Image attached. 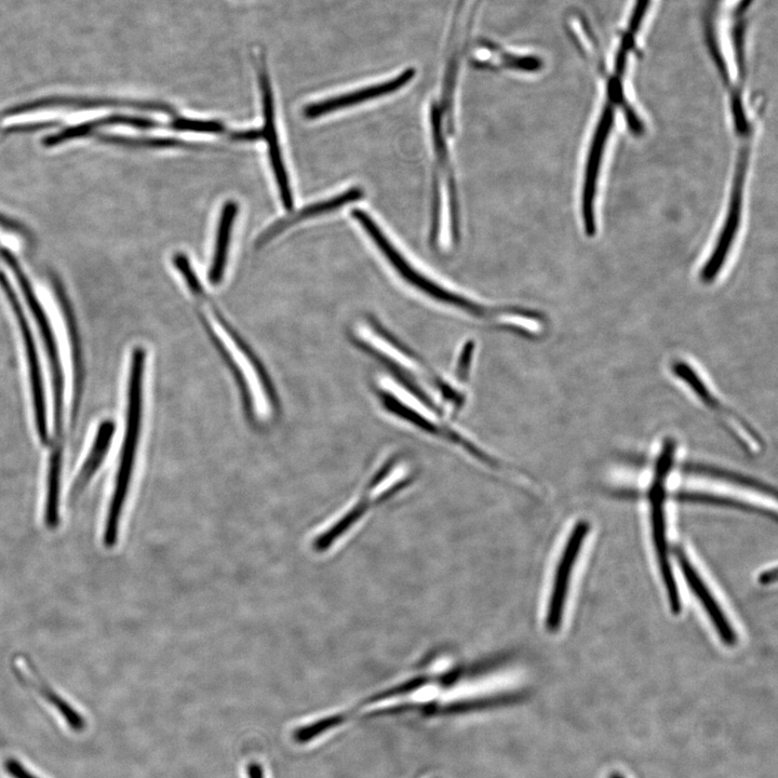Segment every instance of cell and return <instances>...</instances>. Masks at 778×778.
I'll use <instances>...</instances> for the list:
<instances>
[{"instance_id":"16","label":"cell","mask_w":778,"mask_h":778,"mask_svg":"<svg viewBox=\"0 0 778 778\" xmlns=\"http://www.w3.org/2000/svg\"><path fill=\"white\" fill-rule=\"evenodd\" d=\"M76 106V107H99V106H114V107H131V109L162 112L169 115H174L176 110L172 106L166 103L160 102H138V101H124V100H109V99H47L29 104V111L43 109V107L50 106Z\"/></svg>"},{"instance_id":"5","label":"cell","mask_w":778,"mask_h":778,"mask_svg":"<svg viewBox=\"0 0 778 778\" xmlns=\"http://www.w3.org/2000/svg\"><path fill=\"white\" fill-rule=\"evenodd\" d=\"M16 274L26 302H28L32 315L35 318L40 337H42L47 353L53 387V402H55V438L52 441V452L49 462L48 475L60 477L62 475L63 456V421H64V373L55 333H53L49 319L33 292L30 281L25 277L18 262L9 251L3 254Z\"/></svg>"},{"instance_id":"1","label":"cell","mask_w":778,"mask_h":778,"mask_svg":"<svg viewBox=\"0 0 778 778\" xmlns=\"http://www.w3.org/2000/svg\"><path fill=\"white\" fill-rule=\"evenodd\" d=\"M173 262L193 294L198 314L211 340L235 375L249 417L259 421L272 419L278 409V399L261 360L207 295L185 254H176Z\"/></svg>"},{"instance_id":"12","label":"cell","mask_w":778,"mask_h":778,"mask_svg":"<svg viewBox=\"0 0 778 778\" xmlns=\"http://www.w3.org/2000/svg\"><path fill=\"white\" fill-rule=\"evenodd\" d=\"M415 74H417V72H415L413 69H408L394 79L387 80L385 83L359 89L357 91L346 93V95L340 97H335L308 105L305 107L304 116L307 119H316L331 114L335 111L348 109V107L358 105L362 102H367L370 100L379 99L386 95H391V93H394L409 84Z\"/></svg>"},{"instance_id":"11","label":"cell","mask_w":778,"mask_h":778,"mask_svg":"<svg viewBox=\"0 0 778 778\" xmlns=\"http://www.w3.org/2000/svg\"><path fill=\"white\" fill-rule=\"evenodd\" d=\"M675 554L684 579H686L691 592L702 603V607L710 621H712L720 639L724 645L734 647L737 643V635L728 616L721 609L715 596L710 592L702 576L696 571L689 557L683 552V549L676 547Z\"/></svg>"},{"instance_id":"23","label":"cell","mask_w":778,"mask_h":778,"mask_svg":"<svg viewBox=\"0 0 778 778\" xmlns=\"http://www.w3.org/2000/svg\"><path fill=\"white\" fill-rule=\"evenodd\" d=\"M777 579V571L776 568H773L771 570L764 571L759 576V583L762 585H770L772 583H775Z\"/></svg>"},{"instance_id":"2","label":"cell","mask_w":778,"mask_h":778,"mask_svg":"<svg viewBox=\"0 0 778 778\" xmlns=\"http://www.w3.org/2000/svg\"><path fill=\"white\" fill-rule=\"evenodd\" d=\"M352 217L366 231L373 240L375 246L382 252L385 259L394 267L396 273L405 280L410 287L418 290L426 298L442 305L448 310L474 319L479 324L493 329L507 330L519 334H540L543 331L544 321L540 314L513 306H492L481 304L478 301L465 297L462 293L452 291L436 283L432 278L420 273L414 268L402 254L395 248L382 228L379 227L367 212L353 210Z\"/></svg>"},{"instance_id":"6","label":"cell","mask_w":778,"mask_h":778,"mask_svg":"<svg viewBox=\"0 0 778 778\" xmlns=\"http://www.w3.org/2000/svg\"><path fill=\"white\" fill-rule=\"evenodd\" d=\"M677 453V444L673 440L666 439L661 449L659 458H656L654 466V477L648 492V498L651 506V525L652 538L659 560V566L663 583L667 592L670 610L675 615L681 612V599L678 585L673 572L672 563H670L668 542H667V521H666V499H667V479L672 473Z\"/></svg>"},{"instance_id":"20","label":"cell","mask_w":778,"mask_h":778,"mask_svg":"<svg viewBox=\"0 0 778 778\" xmlns=\"http://www.w3.org/2000/svg\"><path fill=\"white\" fill-rule=\"evenodd\" d=\"M169 127L172 130L200 133L221 134L225 132V127L216 120H197L189 118H174Z\"/></svg>"},{"instance_id":"3","label":"cell","mask_w":778,"mask_h":778,"mask_svg":"<svg viewBox=\"0 0 778 778\" xmlns=\"http://www.w3.org/2000/svg\"><path fill=\"white\" fill-rule=\"evenodd\" d=\"M145 358L144 348H134L131 355L128 379L126 432L122 451H120L115 488L104 533V544L106 547H113L117 542L119 520L126 503L134 464H136L143 419Z\"/></svg>"},{"instance_id":"14","label":"cell","mask_w":778,"mask_h":778,"mask_svg":"<svg viewBox=\"0 0 778 778\" xmlns=\"http://www.w3.org/2000/svg\"><path fill=\"white\" fill-rule=\"evenodd\" d=\"M238 210V204L230 200L223 206L221 212L216 249H214L213 261L209 272L210 283L214 286L221 283L225 273L228 248H230L231 234Z\"/></svg>"},{"instance_id":"9","label":"cell","mask_w":778,"mask_h":778,"mask_svg":"<svg viewBox=\"0 0 778 778\" xmlns=\"http://www.w3.org/2000/svg\"><path fill=\"white\" fill-rule=\"evenodd\" d=\"M258 70L263 101L264 139L268 145V153H270L271 164L278 184L281 201H283L285 209L291 211L294 207L293 195L283 153H281L278 140L275 124L274 95L264 53H261V56H259Z\"/></svg>"},{"instance_id":"18","label":"cell","mask_w":778,"mask_h":778,"mask_svg":"<svg viewBox=\"0 0 778 778\" xmlns=\"http://www.w3.org/2000/svg\"><path fill=\"white\" fill-rule=\"evenodd\" d=\"M101 140L105 142L123 144L134 147H154V149H191L199 150L200 147L194 144L186 143L177 139L171 138H124L113 136H101Z\"/></svg>"},{"instance_id":"19","label":"cell","mask_w":778,"mask_h":778,"mask_svg":"<svg viewBox=\"0 0 778 778\" xmlns=\"http://www.w3.org/2000/svg\"><path fill=\"white\" fill-rule=\"evenodd\" d=\"M348 719L347 714H338L317 720L294 732V739L299 743H307L315 737L341 726Z\"/></svg>"},{"instance_id":"13","label":"cell","mask_w":778,"mask_h":778,"mask_svg":"<svg viewBox=\"0 0 778 778\" xmlns=\"http://www.w3.org/2000/svg\"><path fill=\"white\" fill-rule=\"evenodd\" d=\"M364 196V191L359 189V187H353V189L348 190L339 196H335L331 199L319 201V203L307 206L299 212L294 213L293 216L281 219L275 222L271 227H268L267 230L257 240V248H262L266 244L270 243L272 239L288 230V228L295 224L310 220L317 216H321V214L339 210L346 205H350L355 203V201H359Z\"/></svg>"},{"instance_id":"17","label":"cell","mask_w":778,"mask_h":778,"mask_svg":"<svg viewBox=\"0 0 778 778\" xmlns=\"http://www.w3.org/2000/svg\"><path fill=\"white\" fill-rule=\"evenodd\" d=\"M677 500H679L680 502L702 503L708 505L723 506V507L740 509V511L749 512V513L770 515L769 512H764L763 509L758 506H754L748 503H743L741 501L733 500L730 498H724V496L715 495V494L699 493V492H695V493L680 492L679 494H677Z\"/></svg>"},{"instance_id":"21","label":"cell","mask_w":778,"mask_h":778,"mask_svg":"<svg viewBox=\"0 0 778 778\" xmlns=\"http://www.w3.org/2000/svg\"><path fill=\"white\" fill-rule=\"evenodd\" d=\"M5 770L12 778H38L15 759H7Z\"/></svg>"},{"instance_id":"24","label":"cell","mask_w":778,"mask_h":778,"mask_svg":"<svg viewBox=\"0 0 778 778\" xmlns=\"http://www.w3.org/2000/svg\"><path fill=\"white\" fill-rule=\"evenodd\" d=\"M249 778H264L263 769L258 763H250L248 766Z\"/></svg>"},{"instance_id":"4","label":"cell","mask_w":778,"mask_h":778,"mask_svg":"<svg viewBox=\"0 0 778 778\" xmlns=\"http://www.w3.org/2000/svg\"><path fill=\"white\" fill-rule=\"evenodd\" d=\"M374 467L356 503L333 525L317 535L313 547L317 553L328 551L332 545L350 531L372 508L379 506L402 488L408 486L411 469L406 460L396 454H388Z\"/></svg>"},{"instance_id":"15","label":"cell","mask_w":778,"mask_h":778,"mask_svg":"<svg viewBox=\"0 0 778 778\" xmlns=\"http://www.w3.org/2000/svg\"><path fill=\"white\" fill-rule=\"evenodd\" d=\"M115 431L116 425L112 420H105L100 424L88 458L75 481L72 490L73 495L83 491L93 475L98 472L107 452L110 450Z\"/></svg>"},{"instance_id":"10","label":"cell","mask_w":778,"mask_h":778,"mask_svg":"<svg viewBox=\"0 0 778 778\" xmlns=\"http://www.w3.org/2000/svg\"><path fill=\"white\" fill-rule=\"evenodd\" d=\"M673 372L691 388V391L699 397L707 408L719 414L722 422L728 423V428L730 431L736 432V438L741 440L744 447L759 451L761 441L754 429H751L742 419L735 418L733 412L724 408L721 401L714 396L712 389H708L704 380L700 378L699 373L688 362H676V365L673 366Z\"/></svg>"},{"instance_id":"8","label":"cell","mask_w":778,"mask_h":778,"mask_svg":"<svg viewBox=\"0 0 778 778\" xmlns=\"http://www.w3.org/2000/svg\"><path fill=\"white\" fill-rule=\"evenodd\" d=\"M589 530L590 526L587 521L582 520L576 523L559 559L546 616V627L551 633H557L561 627L571 575Z\"/></svg>"},{"instance_id":"22","label":"cell","mask_w":778,"mask_h":778,"mask_svg":"<svg viewBox=\"0 0 778 778\" xmlns=\"http://www.w3.org/2000/svg\"><path fill=\"white\" fill-rule=\"evenodd\" d=\"M233 140L254 142L264 138L263 131L259 129H252L246 131H238L232 134Z\"/></svg>"},{"instance_id":"7","label":"cell","mask_w":778,"mask_h":778,"mask_svg":"<svg viewBox=\"0 0 778 778\" xmlns=\"http://www.w3.org/2000/svg\"><path fill=\"white\" fill-rule=\"evenodd\" d=\"M0 286H2V289L5 292V295L12 307L13 314H15L17 323L19 324L21 330L26 359H28L37 433L40 441H42V444L47 446L49 445L50 441L47 404L42 369H40L36 344L33 339L29 321L25 317L23 308L19 302L16 292L12 289L9 280L2 272H0Z\"/></svg>"}]
</instances>
